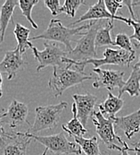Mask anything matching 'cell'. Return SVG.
I'll list each match as a JSON object with an SVG mask.
<instances>
[{"mask_svg": "<svg viewBox=\"0 0 140 155\" xmlns=\"http://www.w3.org/2000/svg\"><path fill=\"white\" fill-rule=\"evenodd\" d=\"M95 23H97V21H92L88 24H84L77 28H70V27L64 26L63 23L61 22V20L59 19H52L46 31H44L39 35L31 37L30 41H32L38 40H45L47 41L60 42L65 46L66 51L69 53L73 49L70 43V38L76 34L82 35V33L80 32L82 30H86V29L89 30Z\"/></svg>", "mask_w": 140, "mask_h": 155, "instance_id": "obj_1", "label": "cell"}, {"mask_svg": "<svg viewBox=\"0 0 140 155\" xmlns=\"http://www.w3.org/2000/svg\"><path fill=\"white\" fill-rule=\"evenodd\" d=\"M92 78L91 75H87L85 73L71 69L70 64L65 67H54L53 74L48 82V87L54 97H59L65 90Z\"/></svg>", "mask_w": 140, "mask_h": 155, "instance_id": "obj_2", "label": "cell"}, {"mask_svg": "<svg viewBox=\"0 0 140 155\" xmlns=\"http://www.w3.org/2000/svg\"><path fill=\"white\" fill-rule=\"evenodd\" d=\"M136 55L131 54L128 51L123 49H113V48H106L104 52L103 58H95L89 59L83 62H75L70 60L68 58H64V62L71 65V68L84 73L85 67L88 65H93L95 68H99V67L105 66V65H113V66H126L130 67V63L135 59Z\"/></svg>", "mask_w": 140, "mask_h": 155, "instance_id": "obj_3", "label": "cell"}, {"mask_svg": "<svg viewBox=\"0 0 140 155\" xmlns=\"http://www.w3.org/2000/svg\"><path fill=\"white\" fill-rule=\"evenodd\" d=\"M67 108V102H60L54 105L39 106L35 109V119L29 133L36 134L43 130H50L59 123L62 112Z\"/></svg>", "mask_w": 140, "mask_h": 155, "instance_id": "obj_4", "label": "cell"}, {"mask_svg": "<svg viewBox=\"0 0 140 155\" xmlns=\"http://www.w3.org/2000/svg\"><path fill=\"white\" fill-rule=\"evenodd\" d=\"M22 134L30 137L31 139H34L38 141L39 143L44 145L47 151H50L51 153L56 155L61 154H76L80 155L82 153L81 148L76 143H71L70 142L67 137L65 136V134L61 132L59 134H55L53 135H48V136H41V135H37L33 134L23 133Z\"/></svg>", "mask_w": 140, "mask_h": 155, "instance_id": "obj_5", "label": "cell"}, {"mask_svg": "<svg viewBox=\"0 0 140 155\" xmlns=\"http://www.w3.org/2000/svg\"><path fill=\"white\" fill-rule=\"evenodd\" d=\"M45 49L40 51L33 45L30 47L35 59L39 62L37 72H40L42 69L47 67H65L70 66L64 62V58H67L68 52L61 48V47L55 42L46 41L44 43Z\"/></svg>", "mask_w": 140, "mask_h": 155, "instance_id": "obj_6", "label": "cell"}, {"mask_svg": "<svg viewBox=\"0 0 140 155\" xmlns=\"http://www.w3.org/2000/svg\"><path fill=\"white\" fill-rule=\"evenodd\" d=\"M95 25L89 29L87 32L82 33V37L77 41L76 47L68 53L67 58L75 62H83L96 58L95 37L99 28L97 26L94 27Z\"/></svg>", "mask_w": 140, "mask_h": 155, "instance_id": "obj_7", "label": "cell"}, {"mask_svg": "<svg viewBox=\"0 0 140 155\" xmlns=\"http://www.w3.org/2000/svg\"><path fill=\"white\" fill-rule=\"evenodd\" d=\"M94 117H92L94 125L95 126V131L102 140V142L110 150H120L114 141L117 140L121 143V138L119 137L114 132V118L105 117L100 111L94 112Z\"/></svg>", "mask_w": 140, "mask_h": 155, "instance_id": "obj_8", "label": "cell"}, {"mask_svg": "<svg viewBox=\"0 0 140 155\" xmlns=\"http://www.w3.org/2000/svg\"><path fill=\"white\" fill-rule=\"evenodd\" d=\"M30 142L22 132L5 133L0 136V155H26Z\"/></svg>", "mask_w": 140, "mask_h": 155, "instance_id": "obj_9", "label": "cell"}, {"mask_svg": "<svg viewBox=\"0 0 140 155\" xmlns=\"http://www.w3.org/2000/svg\"><path fill=\"white\" fill-rule=\"evenodd\" d=\"M93 72L97 74L96 80L93 83L94 88H105L110 91L114 88H119L120 91L125 84L123 80L124 72L101 68H93Z\"/></svg>", "mask_w": 140, "mask_h": 155, "instance_id": "obj_10", "label": "cell"}, {"mask_svg": "<svg viewBox=\"0 0 140 155\" xmlns=\"http://www.w3.org/2000/svg\"><path fill=\"white\" fill-rule=\"evenodd\" d=\"M28 64L26 54L21 53L18 48L13 51H6L4 59L0 62V71L7 74V79H13L20 71L23 70Z\"/></svg>", "mask_w": 140, "mask_h": 155, "instance_id": "obj_11", "label": "cell"}, {"mask_svg": "<svg viewBox=\"0 0 140 155\" xmlns=\"http://www.w3.org/2000/svg\"><path fill=\"white\" fill-rule=\"evenodd\" d=\"M102 19H108L109 21H114V20H118L120 22H125L126 24L130 26V21L131 18H125L122 16H113L107 10L104 1V0H99L98 2H96L95 5H91L89 10L80 16V18L74 22H72L70 25H76L77 23L79 22H86V21H98V20H102Z\"/></svg>", "mask_w": 140, "mask_h": 155, "instance_id": "obj_12", "label": "cell"}, {"mask_svg": "<svg viewBox=\"0 0 140 155\" xmlns=\"http://www.w3.org/2000/svg\"><path fill=\"white\" fill-rule=\"evenodd\" d=\"M72 98L77 108V116L84 127L87 126L89 117L94 115V109L96 105L98 98L87 92L86 94H73Z\"/></svg>", "mask_w": 140, "mask_h": 155, "instance_id": "obj_13", "label": "cell"}, {"mask_svg": "<svg viewBox=\"0 0 140 155\" xmlns=\"http://www.w3.org/2000/svg\"><path fill=\"white\" fill-rule=\"evenodd\" d=\"M6 113V120L5 123L8 124L11 129H14L18 127L23 126V124H29L27 120V117L29 114L28 106L21 101L14 100L8 107Z\"/></svg>", "mask_w": 140, "mask_h": 155, "instance_id": "obj_14", "label": "cell"}, {"mask_svg": "<svg viewBox=\"0 0 140 155\" xmlns=\"http://www.w3.org/2000/svg\"><path fill=\"white\" fill-rule=\"evenodd\" d=\"M114 121L117 128L123 131L128 139H131L140 130V109L125 117H115Z\"/></svg>", "mask_w": 140, "mask_h": 155, "instance_id": "obj_15", "label": "cell"}, {"mask_svg": "<svg viewBox=\"0 0 140 155\" xmlns=\"http://www.w3.org/2000/svg\"><path fill=\"white\" fill-rule=\"evenodd\" d=\"M19 5V1L17 0H6L0 11V29H1V39H0V43H3L5 40V31L7 29V26L9 24L10 21L13 20V15L14 12V9L16 5Z\"/></svg>", "mask_w": 140, "mask_h": 155, "instance_id": "obj_16", "label": "cell"}, {"mask_svg": "<svg viewBox=\"0 0 140 155\" xmlns=\"http://www.w3.org/2000/svg\"><path fill=\"white\" fill-rule=\"evenodd\" d=\"M124 105V101L120 98L114 96L111 91L108 92L106 100L98 105L99 111L104 116L107 115L111 118H114L115 115L122 109Z\"/></svg>", "mask_w": 140, "mask_h": 155, "instance_id": "obj_17", "label": "cell"}, {"mask_svg": "<svg viewBox=\"0 0 140 155\" xmlns=\"http://www.w3.org/2000/svg\"><path fill=\"white\" fill-rule=\"evenodd\" d=\"M124 92H128L131 97H138L140 95V67L137 65L133 67V70L128 79L125 82L124 86L119 91V96L121 98Z\"/></svg>", "mask_w": 140, "mask_h": 155, "instance_id": "obj_18", "label": "cell"}, {"mask_svg": "<svg viewBox=\"0 0 140 155\" xmlns=\"http://www.w3.org/2000/svg\"><path fill=\"white\" fill-rule=\"evenodd\" d=\"M71 112L73 114V117L67 123L66 126L63 125L62 128L64 129V131H65L66 133L69 134L70 136H74V135H76V136H82L83 134L88 133V130L85 128V127L82 125L80 120L78 118L77 108H76V105H75L74 102L72 104Z\"/></svg>", "mask_w": 140, "mask_h": 155, "instance_id": "obj_19", "label": "cell"}, {"mask_svg": "<svg viewBox=\"0 0 140 155\" xmlns=\"http://www.w3.org/2000/svg\"><path fill=\"white\" fill-rule=\"evenodd\" d=\"M75 143L81 148L82 152L86 155H101L99 150V144L96 136L90 138H84L83 136H72Z\"/></svg>", "mask_w": 140, "mask_h": 155, "instance_id": "obj_20", "label": "cell"}, {"mask_svg": "<svg viewBox=\"0 0 140 155\" xmlns=\"http://www.w3.org/2000/svg\"><path fill=\"white\" fill-rule=\"evenodd\" d=\"M30 29L23 26L21 23H15V27L14 30V34L17 41V47L21 53L26 54V50L28 48H30L32 46L31 41H30L29 35H30Z\"/></svg>", "mask_w": 140, "mask_h": 155, "instance_id": "obj_21", "label": "cell"}, {"mask_svg": "<svg viewBox=\"0 0 140 155\" xmlns=\"http://www.w3.org/2000/svg\"><path fill=\"white\" fill-rule=\"evenodd\" d=\"M113 21H108L107 24L98 30L95 37V48H100L104 46H116L115 41L111 38V31L114 29Z\"/></svg>", "mask_w": 140, "mask_h": 155, "instance_id": "obj_22", "label": "cell"}, {"mask_svg": "<svg viewBox=\"0 0 140 155\" xmlns=\"http://www.w3.org/2000/svg\"><path fill=\"white\" fill-rule=\"evenodd\" d=\"M38 3H39V0H19V6H20V9L22 10L23 15L30 23L32 28L36 30L39 28V26L32 19L31 12L35 5H37Z\"/></svg>", "mask_w": 140, "mask_h": 155, "instance_id": "obj_23", "label": "cell"}, {"mask_svg": "<svg viewBox=\"0 0 140 155\" xmlns=\"http://www.w3.org/2000/svg\"><path fill=\"white\" fill-rule=\"evenodd\" d=\"M87 2L84 0H65L64 5L60 9V14L64 13L70 17H74L76 15V12L78 8L81 5H85Z\"/></svg>", "mask_w": 140, "mask_h": 155, "instance_id": "obj_24", "label": "cell"}, {"mask_svg": "<svg viewBox=\"0 0 140 155\" xmlns=\"http://www.w3.org/2000/svg\"><path fill=\"white\" fill-rule=\"evenodd\" d=\"M115 44L120 47V49H123L125 51H128L131 54L135 55V50L132 48V43L130 37H129L125 33H119L116 35L115 38Z\"/></svg>", "mask_w": 140, "mask_h": 155, "instance_id": "obj_25", "label": "cell"}, {"mask_svg": "<svg viewBox=\"0 0 140 155\" xmlns=\"http://www.w3.org/2000/svg\"><path fill=\"white\" fill-rule=\"evenodd\" d=\"M104 4L108 12L113 16H118L117 15L118 10L124 6V5L122 4V1H116V0H105Z\"/></svg>", "mask_w": 140, "mask_h": 155, "instance_id": "obj_26", "label": "cell"}, {"mask_svg": "<svg viewBox=\"0 0 140 155\" xmlns=\"http://www.w3.org/2000/svg\"><path fill=\"white\" fill-rule=\"evenodd\" d=\"M44 3L54 16H56L60 14V9L62 6L60 5V2L58 0H46Z\"/></svg>", "mask_w": 140, "mask_h": 155, "instance_id": "obj_27", "label": "cell"}, {"mask_svg": "<svg viewBox=\"0 0 140 155\" xmlns=\"http://www.w3.org/2000/svg\"><path fill=\"white\" fill-rule=\"evenodd\" d=\"M130 26H132V27H133V30H134L133 34L130 36V40L137 41H138L137 47H139L140 46V20L135 22V21H133V20L131 19V21H130Z\"/></svg>", "mask_w": 140, "mask_h": 155, "instance_id": "obj_28", "label": "cell"}, {"mask_svg": "<svg viewBox=\"0 0 140 155\" xmlns=\"http://www.w3.org/2000/svg\"><path fill=\"white\" fill-rule=\"evenodd\" d=\"M122 4L124 5H126L128 8H129V11L130 13V15H131V19L133 21H138L139 19L138 17H136L135 14H134V11H133V6H134V1H131V0H124L122 1Z\"/></svg>", "mask_w": 140, "mask_h": 155, "instance_id": "obj_29", "label": "cell"}, {"mask_svg": "<svg viewBox=\"0 0 140 155\" xmlns=\"http://www.w3.org/2000/svg\"><path fill=\"white\" fill-rule=\"evenodd\" d=\"M121 143H122L123 147H120V150H119V152H120L121 155H130L129 153V151H132V152H134V149H133V148L129 147V146H128V144H127L123 140L121 141Z\"/></svg>", "mask_w": 140, "mask_h": 155, "instance_id": "obj_30", "label": "cell"}, {"mask_svg": "<svg viewBox=\"0 0 140 155\" xmlns=\"http://www.w3.org/2000/svg\"><path fill=\"white\" fill-rule=\"evenodd\" d=\"M6 117V113L5 112H0V136H2L5 133V130H4V127H3V126H2V124H1V120L4 118V117Z\"/></svg>", "mask_w": 140, "mask_h": 155, "instance_id": "obj_31", "label": "cell"}, {"mask_svg": "<svg viewBox=\"0 0 140 155\" xmlns=\"http://www.w3.org/2000/svg\"><path fill=\"white\" fill-rule=\"evenodd\" d=\"M132 145H133V147H134L133 149H134V152H135L136 155H140V139L138 142L133 143Z\"/></svg>", "mask_w": 140, "mask_h": 155, "instance_id": "obj_32", "label": "cell"}, {"mask_svg": "<svg viewBox=\"0 0 140 155\" xmlns=\"http://www.w3.org/2000/svg\"><path fill=\"white\" fill-rule=\"evenodd\" d=\"M2 85H3V78H2V74H1V71H0V98H2V96H3Z\"/></svg>", "mask_w": 140, "mask_h": 155, "instance_id": "obj_33", "label": "cell"}, {"mask_svg": "<svg viewBox=\"0 0 140 155\" xmlns=\"http://www.w3.org/2000/svg\"><path fill=\"white\" fill-rule=\"evenodd\" d=\"M134 5H135V6H140V0L134 2Z\"/></svg>", "mask_w": 140, "mask_h": 155, "instance_id": "obj_34", "label": "cell"}, {"mask_svg": "<svg viewBox=\"0 0 140 155\" xmlns=\"http://www.w3.org/2000/svg\"><path fill=\"white\" fill-rule=\"evenodd\" d=\"M136 65H137V66H138V67H140V56H139V60H138V62Z\"/></svg>", "mask_w": 140, "mask_h": 155, "instance_id": "obj_35", "label": "cell"}, {"mask_svg": "<svg viewBox=\"0 0 140 155\" xmlns=\"http://www.w3.org/2000/svg\"><path fill=\"white\" fill-rule=\"evenodd\" d=\"M47 149H46V150H45V151L43 152V153H42V155H47Z\"/></svg>", "mask_w": 140, "mask_h": 155, "instance_id": "obj_36", "label": "cell"}, {"mask_svg": "<svg viewBox=\"0 0 140 155\" xmlns=\"http://www.w3.org/2000/svg\"><path fill=\"white\" fill-rule=\"evenodd\" d=\"M0 33H1V29H0Z\"/></svg>", "mask_w": 140, "mask_h": 155, "instance_id": "obj_37", "label": "cell"}]
</instances>
